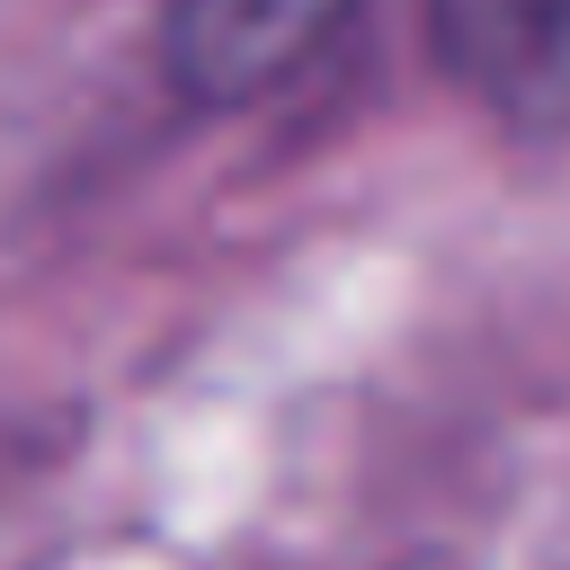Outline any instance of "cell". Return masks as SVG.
Wrapping results in <instances>:
<instances>
[{
    "instance_id": "6da1fadb",
    "label": "cell",
    "mask_w": 570,
    "mask_h": 570,
    "mask_svg": "<svg viewBox=\"0 0 570 570\" xmlns=\"http://www.w3.org/2000/svg\"><path fill=\"white\" fill-rule=\"evenodd\" d=\"M428 53L508 134H570V0H428Z\"/></svg>"
},
{
    "instance_id": "7a4b0ae2",
    "label": "cell",
    "mask_w": 570,
    "mask_h": 570,
    "mask_svg": "<svg viewBox=\"0 0 570 570\" xmlns=\"http://www.w3.org/2000/svg\"><path fill=\"white\" fill-rule=\"evenodd\" d=\"M356 0H169L160 62L187 107H249L312 71Z\"/></svg>"
}]
</instances>
